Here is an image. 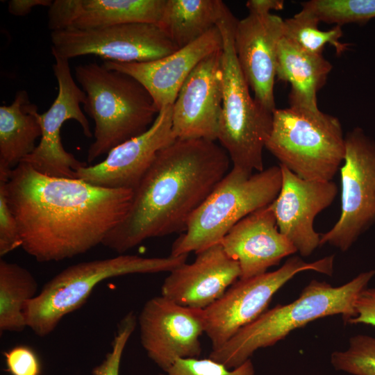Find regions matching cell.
<instances>
[{"mask_svg": "<svg viewBox=\"0 0 375 375\" xmlns=\"http://www.w3.org/2000/svg\"><path fill=\"white\" fill-rule=\"evenodd\" d=\"M22 248L40 262H58L102 244L131 208L133 190L49 176L21 162L6 182Z\"/></svg>", "mask_w": 375, "mask_h": 375, "instance_id": "1", "label": "cell"}, {"mask_svg": "<svg viewBox=\"0 0 375 375\" xmlns=\"http://www.w3.org/2000/svg\"><path fill=\"white\" fill-rule=\"evenodd\" d=\"M230 163L215 141L176 139L158 153L133 190L128 214L101 244L124 254L148 239L185 232Z\"/></svg>", "mask_w": 375, "mask_h": 375, "instance_id": "2", "label": "cell"}, {"mask_svg": "<svg viewBox=\"0 0 375 375\" xmlns=\"http://www.w3.org/2000/svg\"><path fill=\"white\" fill-rule=\"evenodd\" d=\"M374 276L375 269L363 272L337 287L312 280L297 299L267 310L222 346L212 349L209 358L233 369L249 360L257 350L274 345L292 331L314 320L340 315L348 323L356 316L358 297Z\"/></svg>", "mask_w": 375, "mask_h": 375, "instance_id": "3", "label": "cell"}, {"mask_svg": "<svg viewBox=\"0 0 375 375\" xmlns=\"http://www.w3.org/2000/svg\"><path fill=\"white\" fill-rule=\"evenodd\" d=\"M75 77L86 95L83 110L94 122L89 163L145 132L160 112L148 90L126 73L93 62L77 65Z\"/></svg>", "mask_w": 375, "mask_h": 375, "instance_id": "4", "label": "cell"}, {"mask_svg": "<svg viewBox=\"0 0 375 375\" xmlns=\"http://www.w3.org/2000/svg\"><path fill=\"white\" fill-rule=\"evenodd\" d=\"M237 22L226 6L217 24L223 40L222 106L217 140L228 153L232 167L252 174L264 169L262 151L272 131L273 112L250 94L235 50Z\"/></svg>", "mask_w": 375, "mask_h": 375, "instance_id": "5", "label": "cell"}, {"mask_svg": "<svg viewBox=\"0 0 375 375\" xmlns=\"http://www.w3.org/2000/svg\"><path fill=\"white\" fill-rule=\"evenodd\" d=\"M188 254L145 258L119 254L115 257L70 265L47 282L24 308L27 327L46 337L62 319L82 306L101 281L133 274H155L174 270L186 262Z\"/></svg>", "mask_w": 375, "mask_h": 375, "instance_id": "6", "label": "cell"}, {"mask_svg": "<svg viewBox=\"0 0 375 375\" xmlns=\"http://www.w3.org/2000/svg\"><path fill=\"white\" fill-rule=\"evenodd\" d=\"M281 183L279 165L252 174L232 167L192 215L170 255L197 253L220 243L240 220L272 203Z\"/></svg>", "mask_w": 375, "mask_h": 375, "instance_id": "7", "label": "cell"}, {"mask_svg": "<svg viewBox=\"0 0 375 375\" xmlns=\"http://www.w3.org/2000/svg\"><path fill=\"white\" fill-rule=\"evenodd\" d=\"M265 149L299 177L331 181L344 161L345 135L340 120L321 110L276 108Z\"/></svg>", "mask_w": 375, "mask_h": 375, "instance_id": "8", "label": "cell"}, {"mask_svg": "<svg viewBox=\"0 0 375 375\" xmlns=\"http://www.w3.org/2000/svg\"><path fill=\"white\" fill-rule=\"evenodd\" d=\"M333 262L334 256L312 262L294 256L275 271L238 279L219 299L203 310L204 333L211 342L212 349L222 346L264 313L276 292L295 275L314 271L331 276Z\"/></svg>", "mask_w": 375, "mask_h": 375, "instance_id": "9", "label": "cell"}, {"mask_svg": "<svg viewBox=\"0 0 375 375\" xmlns=\"http://www.w3.org/2000/svg\"><path fill=\"white\" fill-rule=\"evenodd\" d=\"M341 213L321 234L320 246L349 250L375 222V141L359 127L345 135V155L340 168Z\"/></svg>", "mask_w": 375, "mask_h": 375, "instance_id": "10", "label": "cell"}, {"mask_svg": "<svg viewBox=\"0 0 375 375\" xmlns=\"http://www.w3.org/2000/svg\"><path fill=\"white\" fill-rule=\"evenodd\" d=\"M51 53L67 60L94 55L104 60L142 62L178 49L166 32L151 23H129L94 29L70 27L51 32Z\"/></svg>", "mask_w": 375, "mask_h": 375, "instance_id": "11", "label": "cell"}, {"mask_svg": "<svg viewBox=\"0 0 375 375\" xmlns=\"http://www.w3.org/2000/svg\"><path fill=\"white\" fill-rule=\"evenodd\" d=\"M53 57V72L58 85V94L50 108L40 114V142L22 162L49 176L76 178V172L88 165L65 149L60 130L66 121L73 119L81 125L85 137L93 136L90 123L80 107L81 103H84L86 95L74 81L69 60Z\"/></svg>", "mask_w": 375, "mask_h": 375, "instance_id": "12", "label": "cell"}, {"mask_svg": "<svg viewBox=\"0 0 375 375\" xmlns=\"http://www.w3.org/2000/svg\"><path fill=\"white\" fill-rule=\"evenodd\" d=\"M138 322L142 347L163 372L178 359L200 356L203 310L181 306L160 294L147 301Z\"/></svg>", "mask_w": 375, "mask_h": 375, "instance_id": "13", "label": "cell"}, {"mask_svg": "<svg viewBox=\"0 0 375 375\" xmlns=\"http://www.w3.org/2000/svg\"><path fill=\"white\" fill-rule=\"evenodd\" d=\"M172 105L162 108L143 133L112 149L99 163L76 172V178L108 188L134 190L158 153L176 138L172 131Z\"/></svg>", "mask_w": 375, "mask_h": 375, "instance_id": "14", "label": "cell"}, {"mask_svg": "<svg viewBox=\"0 0 375 375\" xmlns=\"http://www.w3.org/2000/svg\"><path fill=\"white\" fill-rule=\"evenodd\" d=\"M222 106V49H219L206 56L194 67L172 105V131L176 138L217 140Z\"/></svg>", "mask_w": 375, "mask_h": 375, "instance_id": "15", "label": "cell"}, {"mask_svg": "<svg viewBox=\"0 0 375 375\" xmlns=\"http://www.w3.org/2000/svg\"><path fill=\"white\" fill-rule=\"evenodd\" d=\"M281 190L269 204L279 231L301 256L308 257L320 246L321 234L314 228L317 215L330 206L338 194L335 182L303 179L283 165Z\"/></svg>", "mask_w": 375, "mask_h": 375, "instance_id": "16", "label": "cell"}, {"mask_svg": "<svg viewBox=\"0 0 375 375\" xmlns=\"http://www.w3.org/2000/svg\"><path fill=\"white\" fill-rule=\"evenodd\" d=\"M283 37V19L271 13H253L238 20L234 46L240 69L254 93L267 110L276 109L274 86L278 43Z\"/></svg>", "mask_w": 375, "mask_h": 375, "instance_id": "17", "label": "cell"}, {"mask_svg": "<svg viewBox=\"0 0 375 375\" xmlns=\"http://www.w3.org/2000/svg\"><path fill=\"white\" fill-rule=\"evenodd\" d=\"M196 254L192 263L169 272L162 284L161 295L181 306L203 310L240 278V268L220 243Z\"/></svg>", "mask_w": 375, "mask_h": 375, "instance_id": "18", "label": "cell"}, {"mask_svg": "<svg viewBox=\"0 0 375 375\" xmlns=\"http://www.w3.org/2000/svg\"><path fill=\"white\" fill-rule=\"evenodd\" d=\"M217 26L190 44L161 58L149 62L104 60L108 69L126 73L138 80L150 93L159 110L174 103L185 81L206 56L222 49Z\"/></svg>", "mask_w": 375, "mask_h": 375, "instance_id": "19", "label": "cell"}, {"mask_svg": "<svg viewBox=\"0 0 375 375\" xmlns=\"http://www.w3.org/2000/svg\"><path fill=\"white\" fill-rule=\"evenodd\" d=\"M223 249L240 268L239 279L262 274L281 260L297 252L282 234L269 205L237 223L221 241Z\"/></svg>", "mask_w": 375, "mask_h": 375, "instance_id": "20", "label": "cell"}, {"mask_svg": "<svg viewBox=\"0 0 375 375\" xmlns=\"http://www.w3.org/2000/svg\"><path fill=\"white\" fill-rule=\"evenodd\" d=\"M331 63L323 55L310 53L284 37L276 55V77L290 84V107L318 112L317 93L332 70Z\"/></svg>", "mask_w": 375, "mask_h": 375, "instance_id": "21", "label": "cell"}, {"mask_svg": "<svg viewBox=\"0 0 375 375\" xmlns=\"http://www.w3.org/2000/svg\"><path fill=\"white\" fill-rule=\"evenodd\" d=\"M40 115L24 90L15 93L10 105L0 106V181H7L12 170L35 150L42 135Z\"/></svg>", "mask_w": 375, "mask_h": 375, "instance_id": "22", "label": "cell"}, {"mask_svg": "<svg viewBox=\"0 0 375 375\" xmlns=\"http://www.w3.org/2000/svg\"><path fill=\"white\" fill-rule=\"evenodd\" d=\"M226 7L220 0H166L158 25L179 49L217 26Z\"/></svg>", "mask_w": 375, "mask_h": 375, "instance_id": "23", "label": "cell"}, {"mask_svg": "<svg viewBox=\"0 0 375 375\" xmlns=\"http://www.w3.org/2000/svg\"><path fill=\"white\" fill-rule=\"evenodd\" d=\"M166 0H81L72 27L94 29L129 23L159 24Z\"/></svg>", "mask_w": 375, "mask_h": 375, "instance_id": "24", "label": "cell"}, {"mask_svg": "<svg viewBox=\"0 0 375 375\" xmlns=\"http://www.w3.org/2000/svg\"><path fill=\"white\" fill-rule=\"evenodd\" d=\"M38 283L22 265L0 260V331L22 332L27 324L26 303L38 294Z\"/></svg>", "mask_w": 375, "mask_h": 375, "instance_id": "25", "label": "cell"}, {"mask_svg": "<svg viewBox=\"0 0 375 375\" xmlns=\"http://www.w3.org/2000/svg\"><path fill=\"white\" fill-rule=\"evenodd\" d=\"M319 21L301 10L292 17L283 19V37L310 53L322 55L326 44L332 45L340 55L348 49L342 43V26L335 25L327 31L319 28Z\"/></svg>", "mask_w": 375, "mask_h": 375, "instance_id": "26", "label": "cell"}, {"mask_svg": "<svg viewBox=\"0 0 375 375\" xmlns=\"http://www.w3.org/2000/svg\"><path fill=\"white\" fill-rule=\"evenodd\" d=\"M301 6L302 10L319 22L340 26L375 18V0H310L303 2Z\"/></svg>", "mask_w": 375, "mask_h": 375, "instance_id": "27", "label": "cell"}, {"mask_svg": "<svg viewBox=\"0 0 375 375\" xmlns=\"http://www.w3.org/2000/svg\"><path fill=\"white\" fill-rule=\"evenodd\" d=\"M333 367L352 375H375V338L356 335L349 340L348 347L331 355Z\"/></svg>", "mask_w": 375, "mask_h": 375, "instance_id": "28", "label": "cell"}, {"mask_svg": "<svg viewBox=\"0 0 375 375\" xmlns=\"http://www.w3.org/2000/svg\"><path fill=\"white\" fill-rule=\"evenodd\" d=\"M255 368L251 359L240 366L228 369L210 358H181L177 360L166 372L159 375H254Z\"/></svg>", "mask_w": 375, "mask_h": 375, "instance_id": "29", "label": "cell"}, {"mask_svg": "<svg viewBox=\"0 0 375 375\" xmlns=\"http://www.w3.org/2000/svg\"><path fill=\"white\" fill-rule=\"evenodd\" d=\"M138 319L133 311L126 313L117 324L111 350L101 364L93 368L92 375H119L121 360L126 344L137 325Z\"/></svg>", "mask_w": 375, "mask_h": 375, "instance_id": "30", "label": "cell"}, {"mask_svg": "<svg viewBox=\"0 0 375 375\" xmlns=\"http://www.w3.org/2000/svg\"><path fill=\"white\" fill-rule=\"evenodd\" d=\"M6 182L0 181V256L22 247L18 224L8 204Z\"/></svg>", "mask_w": 375, "mask_h": 375, "instance_id": "31", "label": "cell"}, {"mask_svg": "<svg viewBox=\"0 0 375 375\" xmlns=\"http://www.w3.org/2000/svg\"><path fill=\"white\" fill-rule=\"evenodd\" d=\"M10 375H41L42 365L36 352L26 345H17L3 353Z\"/></svg>", "mask_w": 375, "mask_h": 375, "instance_id": "32", "label": "cell"}, {"mask_svg": "<svg viewBox=\"0 0 375 375\" xmlns=\"http://www.w3.org/2000/svg\"><path fill=\"white\" fill-rule=\"evenodd\" d=\"M81 0H55L49 7L48 28L52 31L72 26L77 17Z\"/></svg>", "mask_w": 375, "mask_h": 375, "instance_id": "33", "label": "cell"}, {"mask_svg": "<svg viewBox=\"0 0 375 375\" xmlns=\"http://www.w3.org/2000/svg\"><path fill=\"white\" fill-rule=\"evenodd\" d=\"M355 309L356 316L349 324H364L375 327V288H365L358 297Z\"/></svg>", "mask_w": 375, "mask_h": 375, "instance_id": "34", "label": "cell"}, {"mask_svg": "<svg viewBox=\"0 0 375 375\" xmlns=\"http://www.w3.org/2000/svg\"><path fill=\"white\" fill-rule=\"evenodd\" d=\"M51 0H11L8 3V10L10 14L17 17L27 15L36 6L49 7Z\"/></svg>", "mask_w": 375, "mask_h": 375, "instance_id": "35", "label": "cell"}, {"mask_svg": "<svg viewBox=\"0 0 375 375\" xmlns=\"http://www.w3.org/2000/svg\"><path fill=\"white\" fill-rule=\"evenodd\" d=\"M249 12L271 13L272 10L283 8L284 1L281 0H249L246 3Z\"/></svg>", "mask_w": 375, "mask_h": 375, "instance_id": "36", "label": "cell"}, {"mask_svg": "<svg viewBox=\"0 0 375 375\" xmlns=\"http://www.w3.org/2000/svg\"><path fill=\"white\" fill-rule=\"evenodd\" d=\"M375 288V287H374Z\"/></svg>", "mask_w": 375, "mask_h": 375, "instance_id": "37", "label": "cell"}]
</instances>
